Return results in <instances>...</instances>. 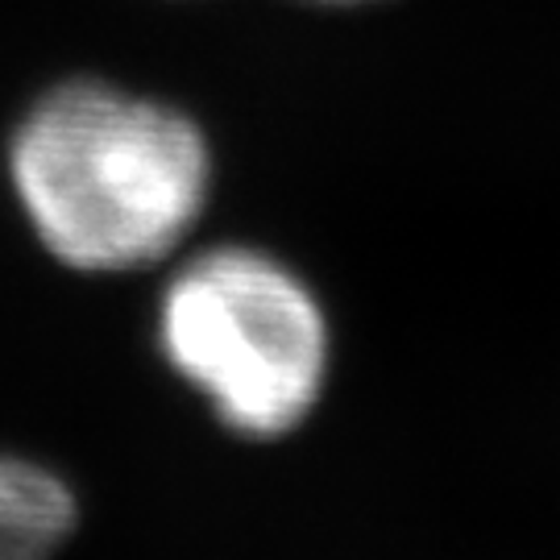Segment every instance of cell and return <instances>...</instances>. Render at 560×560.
<instances>
[{"label": "cell", "mask_w": 560, "mask_h": 560, "mask_svg": "<svg viewBox=\"0 0 560 560\" xmlns=\"http://www.w3.org/2000/svg\"><path fill=\"white\" fill-rule=\"evenodd\" d=\"M159 349L224 428L275 441L300 428L320 399L328 320L287 261L254 245H212L166 282Z\"/></svg>", "instance_id": "7a4b0ae2"}, {"label": "cell", "mask_w": 560, "mask_h": 560, "mask_svg": "<svg viewBox=\"0 0 560 560\" xmlns=\"http://www.w3.org/2000/svg\"><path fill=\"white\" fill-rule=\"evenodd\" d=\"M75 523V490L55 469L0 453V560H50Z\"/></svg>", "instance_id": "3957f363"}, {"label": "cell", "mask_w": 560, "mask_h": 560, "mask_svg": "<svg viewBox=\"0 0 560 560\" xmlns=\"http://www.w3.org/2000/svg\"><path fill=\"white\" fill-rule=\"evenodd\" d=\"M212 141L187 108L108 80L50 88L9 145L25 221L80 275H129L175 254L212 200Z\"/></svg>", "instance_id": "6da1fadb"}, {"label": "cell", "mask_w": 560, "mask_h": 560, "mask_svg": "<svg viewBox=\"0 0 560 560\" xmlns=\"http://www.w3.org/2000/svg\"><path fill=\"white\" fill-rule=\"evenodd\" d=\"M291 4H307V9H328V13H345V9H370L378 0H291Z\"/></svg>", "instance_id": "277c9868"}]
</instances>
